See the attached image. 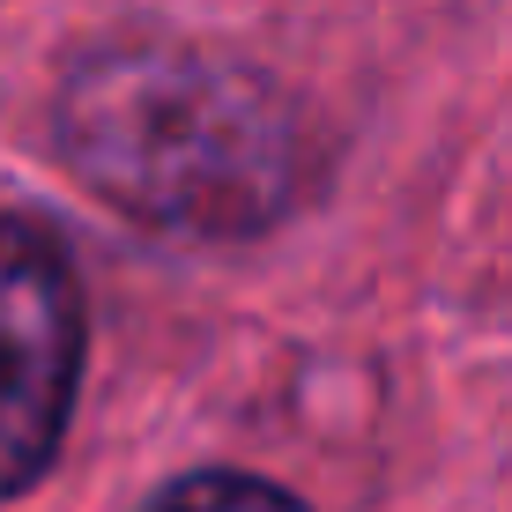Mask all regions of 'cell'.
Instances as JSON below:
<instances>
[{
  "instance_id": "6da1fadb",
  "label": "cell",
  "mask_w": 512,
  "mask_h": 512,
  "mask_svg": "<svg viewBox=\"0 0 512 512\" xmlns=\"http://www.w3.org/2000/svg\"><path fill=\"white\" fill-rule=\"evenodd\" d=\"M67 149L82 179L156 223L253 231L290 193V134L231 67L104 60L67 97Z\"/></svg>"
},
{
  "instance_id": "7a4b0ae2",
  "label": "cell",
  "mask_w": 512,
  "mask_h": 512,
  "mask_svg": "<svg viewBox=\"0 0 512 512\" xmlns=\"http://www.w3.org/2000/svg\"><path fill=\"white\" fill-rule=\"evenodd\" d=\"M82 372V297L60 245L0 223V498L38 483L60 453Z\"/></svg>"
},
{
  "instance_id": "3957f363",
  "label": "cell",
  "mask_w": 512,
  "mask_h": 512,
  "mask_svg": "<svg viewBox=\"0 0 512 512\" xmlns=\"http://www.w3.org/2000/svg\"><path fill=\"white\" fill-rule=\"evenodd\" d=\"M149 512H305V505L282 498L275 483H253V475H186Z\"/></svg>"
}]
</instances>
